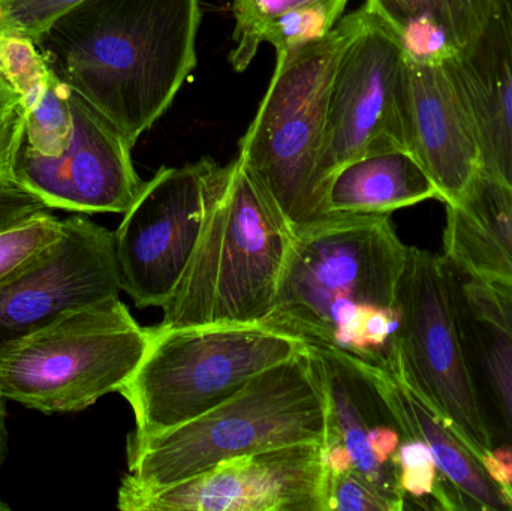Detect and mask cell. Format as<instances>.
<instances>
[{
	"instance_id": "4fadbf2b",
	"label": "cell",
	"mask_w": 512,
	"mask_h": 511,
	"mask_svg": "<svg viewBox=\"0 0 512 511\" xmlns=\"http://www.w3.org/2000/svg\"><path fill=\"white\" fill-rule=\"evenodd\" d=\"M74 131L68 149L45 156L23 144L12 176L48 209L80 215L128 212L143 189L132 147L86 99L69 89Z\"/></svg>"
},
{
	"instance_id": "9c48e42d",
	"label": "cell",
	"mask_w": 512,
	"mask_h": 511,
	"mask_svg": "<svg viewBox=\"0 0 512 511\" xmlns=\"http://www.w3.org/2000/svg\"><path fill=\"white\" fill-rule=\"evenodd\" d=\"M221 165L203 158L164 167L114 233L120 284L138 308H164L200 243Z\"/></svg>"
},
{
	"instance_id": "e575fe53",
	"label": "cell",
	"mask_w": 512,
	"mask_h": 511,
	"mask_svg": "<svg viewBox=\"0 0 512 511\" xmlns=\"http://www.w3.org/2000/svg\"><path fill=\"white\" fill-rule=\"evenodd\" d=\"M6 29L5 18H3L2 6H0V32Z\"/></svg>"
},
{
	"instance_id": "4316f807",
	"label": "cell",
	"mask_w": 512,
	"mask_h": 511,
	"mask_svg": "<svg viewBox=\"0 0 512 511\" xmlns=\"http://www.w3.org/2000/svg\"><path fill=\"white\" fill-rule=\"evenodd\" d=\"M400 47L409 62L417 65H445L457 54L447 29L432 14H417L394 27Z\"/></svg>"
},
{
	"instance_id": "d6a6232c",
	"label": "cell",
	"mask_w": 512,
	"mask_h": 511,
	"mask_svg": "<svg viewBox=\"0 0 512 511\" xmlns=\"http://www.w3.org/2000/svg\"><path fill=\"white\" fill-rule=\"evenodd\" d=\"M481 468L504 494L508 510H512V443L493 447L480 461Z\"/></svg>"
},
{
	"instance_id": "f1b7e54d",
	"label": "cell",
	"mask_w": 512,
	"mask_h": 511,
	"mask_svg": "<svg viewBox=\"0 0 512 511\" xmlns=\"http://www.w3.org/2000/svg\"><path fill=\"white\" fill-rule=\"evenodd\" d=\"M465 278V276H463ZM466 309L492 321L512 338V284L496 279L465 278L459 282Z\"/></svg>"
},
{
	"instance_id": "cb8c5ba5",
	"label": "cell",
	"mask_w": 512,
	"mask_h": 511,
	"mask_svg": "<svg viewBox=\"0 0 512 511\" xmlns=\"http://www.w3.org/2000/svg\"><path fill=\"white\" fill-rule=\"evenodd\" d=\"M349 0H307L268 24L262 42L276 53L295 50L327 36L343 17Z\"/></svg>"
},
{
	"instance_id": "d590c367",
	"label": "cell",
	"mask_w": 512,
	"mask_h": 511,
	"mask_svg": "<svg viewBox=\"0 0 512 511\" xmlns=\"http://www.w3.org/2000/svg\"><path fill=\"white\" fill-rule=\"evenodd\" d=\"M6 510H9V506L5 503V501L2 500V497H0V511Z\"/></svg>"
},
{
	"instance_id": "3957f363",
	"label": "cell",
	"mask_w": 512,
	"mask_h": 511,
	"mask_svg": "<svg viewBox=\"0 0 512 511\" xmlns=\"http://www.w3.org/2000/svg\"><path fill=\"white\" fill-rule=\"evenodd\" d=\"M292 240L291 225L239 158L219 168L197 251L159 327L261 326Z\"/></svg>"
},
{
	"instance_id": "603a6c76",
	"label": "cell",
	"mask_w": 512,
	"mask_h": 511,
	"mask_svg": "<svg viewBox=\"0 0 512 511\" xmlns=\"http://www.w3.org/2000/svg\"><path fill=\"white\" fill-rule=\"evenodd\" d=\"M74 131L69 87L53 72L50 83L33 110L26 114L24 144L45 156L62 155Z\"/></svg>"
},
{
	"instance_id": "9a60e30c",
	"label": "cell",
	"mask_w": 512,
	"mask_h": 511,
	"mask_svg": "<svg viewBox=\"0 0 512 511\" xmlns=\"http://www.w3.org/2000/svg\"><path fill=\"white\" fill-rule=\"evenodd\" d=\"M406 128L408 150L435 183L442 203L459 200L483 162L474 122L447 65L406 60Z\"/></svg>"
},
{
	"instance_id": "83f0119b",
	"label": "cell",
	"mask_w": 512,
	"mask_h": 511,
	"mask_svg": "<svg viewBox=\"0 0 512 511\" xmlns=\"http://www.w3.org/2000/svg\"><path fill=\"white\" fill-rule=\"evenodd\" d=\"M324 511H396L393 504L352 471L328 470L322 482Z\"/></svg>"
},
{
	"instance_id": "7402d4cb",
	"label": "cell",
	"mask_w": 512,
	"mask_h": 511,
	"mask_svg": "<svg viewBox=\"0 0 512 511\" xmlns=\"http://www.w3.org/2000/svg\"><path fill=\"white\" fill-rule=\"evenodd\" d=\"M0 77L20 95L29 113L41 101L53 71L30 36L6 27L0 32Z\"/></svg>"
},
{
	"instance_id": "e0dca14e",
	"label": "cell",
	"mask_w": 512,
	"mask_h": 511,
	"mask_svg": "<svg viewBox=\"0 0 512 511\" xmlns=\"http://www.w3.org/2000/svg\"><path fill=\"white\" fill-rule=\"evenodd\" d=\"M447 206L444 258L465 278L512 284V188L481 171Z\"/></svg>"
},
{
	"instance_id": "ba28073f",
	"label": "cell",
	"mask_w": 512,
	"mask_h": 511,
	"mask_svg": "<svg viewBox=\"0 0 512 511\" xmlns=\"http://www.w3.org/2000/svg\"><path fill=\"white\" fill-rule=\"evenodd\" d=\"M397 302L400 327L388 368L400 375L480 464L493 449L463 326L454 269L444 257L409 246Z\"/></svg>"
},
{
	"instance_id": "7a4b0ae2",
	"label": "cell",
	"mask_w": 512,
	"mask_h": 511,
	"mask_svg": "<svg viewBox=\"0 0 512 511\" xmlns=\"http://www.w3.org/2000/svg\"><path fill=\"white\" fill-rule=\"evenodd\" d=\"M408 254L391 215H331L304 225L294 231L273 309L261 326L388 368Z\"/></svg>"
},
{
	"instance_id": "d6986e66",
	"label": "cell",
	"mask_w": 512,
	"mask_h": 511,
	"mask_svg": "<svg viewBox=\"0 0 512 511\" xmlns=\"http://www.w3.org/2000/svg\"><path fill=\"white\" fill-rule=\"evenodd\" d=\"M442 201L420 162L408 150L376 153L348 162L325 185L324 215H391L424 201Z\"/></svg>"
},
{
	"instance_id": "7c38bea8",
	"label": "cell",
	"mask_w": 512,
	"mask_h": 511,
	"mask_svg": "<svg viewBox=\"0 0 512 511\" xmlns=\"http://www.w3.org/2000/svg\"><path fill=\"white\" fill-rule=\"evenodd\" d=\"M62 221L59 239L0 281V350L63 312L122 291L114 233L80 213Z\"/></svg>"
},
{
	"instance_id": "1f68e13d",
	"label": "cell",
	"mask_w": 512,
	"mask_h": 511,
	"mask_svg": "<svg viewBox=\"0 0 512 511\" xmlns=\"http://www.w3.org/2000/svg\"><path fill=\"white\" fill-rule=\"evenodd\" d=\"M47 210L44 201L24 188L12 173L0 171V230Z\"/></svg>"
},
{
	"instance_id": "277c9868",
	"label": "cell",
	"mask_w": 512,
	"mask_h": 511,
	"mask_svg": "<svg viewBox=\"0 0 512 511\" xmlns=\"http://www.w3.org/2000/svg\"><path fill=\"white\" fill-rule=\"evenodd\" d=\"M327 402L309 348L256 375L233 398L164 434L126 443L123 485L165 488L222 462L294 444H324Z\"/></svg>"
},
{
	"instance_id": "8fae6325",
	"label": "cell",
	"mask_w": 512,
	"mask_h": 511,
	"mask_svg": "<svg viewBox=\"0 0 512 511\" xmlns=\"http://www.w3.org/2000/svg\"><path fill=\"white\" fill-rule=\"evenodd\" d=\"M324 444L277 447L147 489L120 483L122 511H324Z\"/></svg>"
},
{
	"instance_id": "5bb4252c",
	"label": "cell",
	"mask_w": 512,
	"mask_h": 511,
	"mask_svg": "<svg viewBox=\"0 0 512 511\" xmlns=\"http://www.w3.org/2000/svg\"><path fill=\"white\" fill-rule=\"evenodd\" d=\"M318 368L325 402L327 432L324 467L352 471L384 495L396 511L406 507L394 456L405 440L381 393L354 357L309 347Z\"/></svg>"
},
{
	"instance_id": "5b68a950",
	"label": "cell",
	"mask_w": 512,
	"mask_h": 511,
	"mask_svg": "<svg viewBox=\"0 0 512 511\" xmlns=\"http://www.w3.org/2000/svg\"><path fill=\"white\" fill-rule=\"evenodd\" d=\"M369 20L366 5L319 41L276 53V68L237 158L252 171L292 230L325 218L316 186L334 74Z\"/></svg>"
},
{
	"instance_id": "6da1fadb",
	"label": "cell",
	"mask_w": 512,
	"mask_h": 511,
	"mask_svg": "<svg viewBox=\"0 0 512 511\" xmlns=\"http://www.w3.org/2000/svg\"><path fill=\"white\" fill-rule=\"evenodd\" d=\"M200 23V0H83L35 42L134 149L194 72Z\"/></svg>"
},
{
	"instance_id": "8992f818",
	"label": "cell",
	"mask_w": 512,
	"mask_h": 511,
	"mask_svg": "<svg viewBox=\"0 0 512 511\" xmlns=\"http://www.w3.org/2000/svg\"><path fill=\"white\" fill-rule=\"evenodd\" d=\"M149 330L146 354L119 390L134 413L128 441L198 419L306 348L300 339L259 324Z\"/></svg>"
},
{
	"instance_id": "ac0fdd59",
	"label": "cell",
	"mask_w": 512,
	"mask_h": 511,
	"mask_svg": "<svg viewBox=\"0 0 512 511\" xmlns=\"http://www.w3.org/2000/svg\"><path fill=\"white\" fill-rule=\"evenodd\" d=\"M405 437L429 446L442 479L453 486L465 509L508 510L504 494L448 423L390 368L361 362Z\"/></svg>"
},
{
	"instance_id": "30bf717a",
	"label": "cell",
	"mask_w": 512,
	"mask_h": 511,
	"mask_svg": "<svg viewBox=\"0 0 512 511\" xmlns=\"http://www.w3.org/2000/svg\"><path fill=\"white\" fill-rule=\"evenodd\" d=\"M366 8V27L343 53L331 86L316 171L322 204L325 185L343 165L376 153L408 150L405 54L393 27Z\"/></svg>"
},
{
	"instance_id": "484cf974",
	"label": "cell",
	"mask_w": 512,
	"mask_h": 511,
	"mask_svg": "<svg viewBox=\"0 0 512 511\" xmlns=\"http://www.w3.org/2000/svg\"><path fill=\"white\" fill-rule=\"evenodd\" d=\"M63 221L50 210L0 230V281L59 239Z\"/></svg>"
},
{
	"instance_id": "2e32d148",
	"label": "cell",
	"mask_w": 512,
	"mask_h": 511,
	"mask_svg": "<svg viewBox=\"0 0 512 511\" xmlns=\"http://www.w3.org/2000/svg\"><path fill=\"white\" fill-rule=\"evenodd\" d=\"M445 65L474 122L481 171L512 188V0H496L481 32Z\"/></svg>"
},
{
	"instance_id": "f546056e",
	"label": "cell",
	"mask_w": 512,
	"mask_h": 511,
	"mask_svg": "<svg viewBox=\"0 0 512 511\" xmlns=\"http://www.w3.org/2000/svg\"><path fill=\"white\" fill-rule=\"evenodd\" d=\"M83 0H0L6 27L35 41L57 17Z\"/></svg>"
},
{
	"instance_id": "ffe728a7",
	"label": "cell",
	"mask_w": 512,
	"mask_h": 511,
	"mask_svg": "<svg viewBox=\"0 0 512 511\" xmlns=\"http://www.w3.org/2000/svg\"><path fill=\"white\" fill-rule=\"evenodd\" d=\"M462 309L466 341L474 351L512 443V338L492 321L466 309L463 302Z\"/></svg>"
},
{
	"instance_id": "d4e9b609",
	"label": "cell",
	"mask_w": 512,
	"mask_h": 511,
	"mask_svg": "<svg viewBox=\"0 0 512 511\" xmlns=\"http://www.w3.org/2000/svg\"><path fill=\"white\" fill-rule=\"evenodd\" d=\"M307 0H234V50L230 62L237 72L246 71L255 59L268 24Z\"/></svg>"
},
{
	"instance_id": "836d02e7",
	"label": "cell",
	"mask_w": 512,
	"mask_h": 511,
	"mask_svg": "<svg viewBox=\"0 0 512 511\" xmlns=\"http://www.w3.org/2000/svg\"><path fill=\"white\" fill-rule=\"evenodd\" d=\"M9 455V434L6 428V402L0 399V468Z\"/></svg>"
},
{
	"instance_id": "52a82bcc",
	"label": "cell",
	"mask_w": 512,
	"mask_h": 511,
	"mask_svg": "<svg viewBox=\"0 0 512 511\" xmlns=\"http://www.w3.org/2000/svg\"><path fill=\"white\" fill-rule=\"evenodd\" d=\"M149 342L150 330L119 297L63 312L0 350V399L44 414L80 413L119 393Z\"/></svg>"
},
{
	"instance_id": "4dcf8cb0",
	"label": "cell",
	"mask_w": 512,
	"mask_h": 511,
	"mask_svg": "<svg viewBox=\"0 0 512 511\" xmlns=\"http://www.w3.org/2000/svg\"><path fill=\"white\" fill-rule=\"evenodd\" d=\"M26 108L20 95L0 77V171L12 173L24 144Z\"/></svg>"
},
{
	"instance_id": "44dd1931",
	"label": "cell",
	"mask_w": 512,
	"mask_h": 511,
	"mask_svg": "<svg viewBox=\"0 0 512 511\" xmlns=\"http://www.w3.org/2000/svg\"><path fill=\"white\" fill-rule=\"evenodd\" d=\"M391 27L417 14H432L447 29L457 51L483 29L496 0H366Z\"/></svg>"
}]
</instances>
